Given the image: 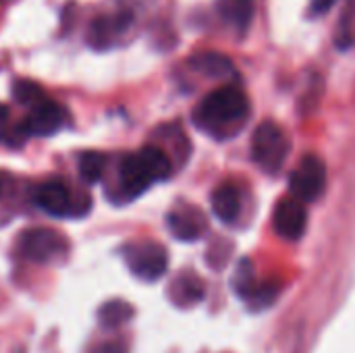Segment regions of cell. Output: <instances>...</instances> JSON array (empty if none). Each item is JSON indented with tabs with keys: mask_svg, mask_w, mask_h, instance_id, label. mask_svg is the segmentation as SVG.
I'll list each match as a JSON object with an SVG mask.
<instances>
[{
	"mask_svg": "<svg viewBox=\"0 0 355 353\" xmlns=\"http://www.w3.org/2000/svg\"><path fill=\"white\" fill-rule=\"evenodd\" d=\"M0 191H2V179H0Z\"/></svg>",
	"mask_w": 355,
	"mask_h": 353,
	"instance_id": "603a6c76",
	"label": "cell"
},
{
	"mask_svg": "<svg viewBox=\"0 0 355 353\" xmlns=\"http://www.w3.org/2000/svg\"><path fill=\"white\" fill-rule=\"evenodd\" d=\"M133 318V306L125 300H108L98 310V320L104 329H119Z\"/></svg>",
	"mask_w": 355,
	"mask_h": 353,
	"instance_id": "9a60e30c",
	"label": "cell"
},
{
	"mask_svg": "<svg viewBox=\"0 0 355 353\" xmlns=\"http://www.w3.org/2000/svg\"><path fill=\"white\" fill-rule=\"evenodd\" d=\"M327 185L324 162L316 154H306L293 169L289 177V189L297 202H314Z\"/></svg>",
	"mask_w": 355,
	"mask_h": 353,
	"instance_id": "52a82bcc",
	"label": "cell"
},
{
	"mask_svg": "<svg viewBox=\"0 0 355 353\" xmlns=\"http://www.w3.org/2000/svg\"><path fill=\"white\" fill-rule=\"evenodd\" d=\"M355 42V0H349L343 12V19L339 23V35H337V46L339 48H349Z\"/></svg>",
	"mask_w": 355,
	"mask_h": 353,
	"instance_id": "d6986e66",
	"label": "cell"
},
{
	"mask_svg": "<svg viewBox=\"0 0 355 353\" xmlns=\"http://www.w3.org/2000/svg\"><path fill=\"white\" fill-rule=\"evenodd\" d=\"M287 133L272 121H264L252 135V158L266 173H279L289 154Z\"/></svg>",
	"mask_w": 355,
	"mask_h": 353,
	"instance_id": "277c9868",
	"label": "cell"
},
{
	"mask_svg": "<svg viewBox=\"0 0 355 353\" xmlns=\"http://www.w3.org/2000/svg\"><path fill=\"white\" fill-rule=\"evenodd\" d=\"M92 353H127V347L121 341H108V343L98 345Z\"/></svg>",
	"mask_w": 355,
	"mask_h": 353,
	"instance_id": "44dd1931",
	"label": "cell"
},
{
	"mask_svg": "<svg viewBox=\"0 0 355 353\" xmlns=\"http://www.w3.org/2000/svg\"><path fill=\"white\" fill-rule=\"evenodd\" d=\"M123 260L127 268L141 281H158L168 268V254L160 243L135 241L127 243L123 250Z\"/></svg>",
	"mask_w": 355,
	"mask_h": 353,
	"instance_id": "8992f818",
	"label": "cell"
},
{
	"mask_svg": "<svg viewBox=\"0 0 355 353\" xmlns=\"http://www.w3.org/2000/svg\"><path fill=\"white\" fill-rule=\"evenodd\" d=\"M166 227L181 241H198L204 235L208 225H206L204 214L198 208L179 206L166 214Z\"/></svg>",
	"mask_w": 355,
	"mask_h": 353,
	"instance_id": "30bf717a",
	"label": "cell"
},
{
	"mask_svg": "<svg viewBox=\"0 0 355 353\" xmlns=\"http://www.w3.org/2000/svg\"><path fill=\"white\" fill-rule=\"evenodd\" d=\"M275 229L283 239L295 241L304 235L306 225H308V214L302 202L289 198L281 200L275 208Z\"/></svg>",
	"mask_w": 355,
	"mask_h": 353,
	"instance_id": "9c48e42d",
	"label": "cell"
},
{
	"mask_svg": "<svg viewBox=\"0 0 355 353\" xmlns=\"http://www.w3.org/2000/svg\"><path fill=\"white\" fill-rule=\"evenodd\" d=\"M106 166H108V156L102 152H96V150L83 152L77 160L79 175L83 177L85 183H98L104 177Z\"/></svg>",
	"mask_w": 355,
	"mask_h": 353,
	"instance_id": "e0dca14e",
	"label": "cell"
},
{
	"mask_svg": "<svg viewBox=\"0 0 355 353\" xmlns=\"http://www.w3.org/2000/svg\"><path fill=\"white\" fill-rule=\"evenodd\" d=\"M133 23V17L123 12V15H114V17H104V19H98L94 21V27H92V42L98 46V44H106L110 42L116 33H123L129 25Z\"/></svg>",
	"mask_w": 355,
	"mask_h": 353,
	"instance_id": "2e32d148",
	"label": "cell"
},
{
	"mask_svg": "<svg viewBox=\"0 0 355 353\" xmlns=\"http://www.w3.org/2000/svg\"><path fill=\"white\" fill-rule=\"evenodd\" d=\"M189 64L198 73H202L206 77H212V79H223V77H229V75L235 73L231 60L227 56L218 54V52H200V54L189 58Z\"/></svg>",
	"mask_w": 355,
	"mask_h": 353,
	"instance_id": "5bb4252c",
	"label": "cell"
},
{
	"mask_svg": "<svg viewBox=\"0 0 355 353\" xmlns=\"http://www.w3.org/2000/svg\"><path fill=\"white\" fill-rule=\"evenodd\" d=\"M173 162L158 146H144L137 152L125 154L119 164V189L125 200H133L154 183L171 177Z\"/></svg>",
	"mask_w": 355,
	"mask_h": 353,
	"instance_id": "7a4b0ae2",
	"label": "cell"
},
{
	"mask_svg": "<svg viewBox=\"0 0 355 353\" xmlns=\"http://www.w3.org/2000/svg\"><path fill=\"white\" fill-rule=\"evenodd\" d=\"M12 98L19 104H25V106H31L33 108L35 104H40V102L46 100V94H44V89L37 83L27 81V79H17L12 83Z\"/></svg>",
	"mask_w": 355,
	"mask_h": 353,
	"instance_id": "ac0fdd59",
	"label": "cell"
},
{
	"mask_svg": "<svg viewBox=\"0 0 355 353\" xmlns=\"http://www.w3.org/2000/svg\"><path fill=\"white\" fill-rule=\"evenodd\" d=\"M64 108L54 100H44L35 104L29 114L21 121L19 133L25 137H48L64 127Z\"/></svg>",
	"mask_w": 355,
	"mask_h": 353,
	"instance_id": "ba28073f",
	"label": "cell"
},
{
	"mask_svg": "<svg viewBox=\"0 0 355 353\" xmlns=\"http://www.w3.org/2000/svg\"><path fill=\"white\" fill-rule=\"evenodd\" d=\"M335 2H337V0H310V12H312L314 17L324 15V12H329V8H331Z\"/></svg>",
	"mask_w": 355,
	"mask_h": 353,
	"instance_id": "7402d4cb",
	"label": "cell"
},
{
	"mask_svg": "<svg viewBox=\"0 0 355 353\" xmlns=\"http://www.w3.org/2000/svg\"><path fill=\"white\" fill-rule=\"evenodd\" d=\"M216 10L227 25L243 33L254 19V0H216Z\"/></svg>",
	"mask_w": 355,
	"mask_h": 353,
	"instance_id": "4fadbf2b",
	"label": "cell"
},
{
	"mask_svg": "<svg viewBox=\"0 0 355 353\" xmlns=\"http://www.w3.org/2000/svg\"><path fill=\"white\" fill-rule=\"evenodd\" d=\"M0 141L12 146V139L8 135V108L2 104H0Z\"/></svg>",
	"mask_w": 355,
	"mask_h": 353,
	"instance_id": "ffe728a7",
	"label": "cell"
},
{
	"mask_svg": "<svg viewBox=\"0 0 355 353\" xmlns=\"http://www.w3.org/2000/svg\"><path fill=\"white\" fill-rule=\"evenodd\" d=\"M35 204L46 214L58 216V218H62V216L81 218L92 208L89 196H85V193L75 196L69 189V185L64 181H60V179H50V181H44L42 185H37Z\"/></svg>",
	"mask_w": 355,
	"mask_h": 353,
	"instance_id": "3957f363",
	"label": "cell"
},
{
	"mask_svg": "<svg viewBox=\"0 0 355 353\" xmlns=\"http://www.w3.org/2000/svg\"><path fill=\"white\" fill-rule=\"evenodd\" d=\"M19 254L35 264H48L56 258H62L69 250V241L64 235H60L54 229L46 227H33L25 229L17 239Z\"/></svg>",
	"mask_w": 355,
	"mask_h": 353,
	"instance_id": "5b68a950",
	"label": "cell"
},
{
	"mask_svg": "<svg viewBox=\"0 0 355 353\" xmlns=\"http://www.w3.org/2000/svg\"><path fill=\"white\" fill-rule=\"evenodd\" d=\"M212 210L218 221L231 225L241 212V196L233 183H220L212 191Z\"/></svg>",
	"mask_w": 355,
	"mask_h": 353,
	"instance_id": "8fae6325",
	"label": "cell"
},
{
	"mask_svg": "<svg viewBox=\"0 0 355 353\" xmlns=\"http://www.w3.org/2000/svg\"><path fill=\"white\" fill-rule=\"evenodd\" d=\"M250 117V98L237 85H223L200 100L193 108L198 129L214 137H231Z\"/></svg>",
	"mask_w": 355,
	"mask_h": 353,
	"instance_id": "6da1fadb",
	"label": "cell"
},
{
	"mask_svg": "<svg viewBox=\"0 0 355 353\" xmlns=\"http://www.w3.org/2000/svg\"><path fill=\"white\" fill-rule=\"evenodd\" d=\"M168 298H171V302L175 306L189 308V306L198 304L204 298V283L193 273H181L173 281V285L168 289Z\"/></svg>",
	"mask_w": 355,
	"mask_h": 353,
	"instance_id": "7c38bea8",
	"label": "cell"
}]
</instances>
